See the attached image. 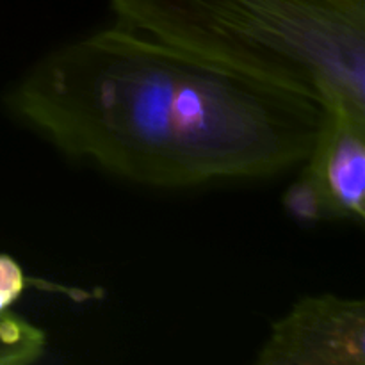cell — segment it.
Listing matches in <instances>:
<instances>
[{"label":"cell","instance_id":"6da1fadb","mask_svg":"<svg viewBox=\"0 0 365 365\" xmlns=\"http://www.w3.org/2000/svg\"><path fill=\"white\" fill-rule=\"evenodd\" d=\"M18 121L78 163L184 189L303 164L324 107L116 24L46 53L9 95Z\"/></svg>","mask_w":365,"mask_h":365},{"label":"cell","instance_id":"5b68a950","mask_svg":"<svg viewBox=\"0 0 365 365\" xmlns=\"http://www.w3.org/2000/svg\"><path fill=\"white\" fill-rule=\"evenodd\" d=\"M46 335L20 314H0V365H29L45 355Z\"/></svg>","mask_w":365,"mask_h":365},{"label":"cell","instance_id":"3957f363","mask_svg":"<svg viewBox=\"0 0 365 365\" xmlns=\"http://www.w3.org/2000/svg\"><path fill=\"white\" fill-rule=\"evenodd\" d=\"M260 365H364L365 303L337 294L303 296L271 327Z\"/></svg>","mask_w":365,"mask_h":365},{"label":"cell","instance_id":"277c9868","mask_svg":"<svg viewBox=\"0 0 365 365\" xmlns=\"http://www.w3.org/2000/svg\"><path fill=\"white\" fill-rule=\"evenodd\" d=\"M328 220H365V114L346 107L324 109L319 135L303 160Z\"/></svg>","mask_w":365,"mask_h":365},{"label":"cell","instance_id":"7a4b0ae2","mask_svg":"<svg viewBox=\"0 0 365 365\" xmlns=\"http://www.w3.org/2000/svg\"><path fill=\"white\" fill-rule=\"evenodd\" d=\"M116 24L324 109L365 114V0H109Z\"/></svg>","mask_w":365,"mask_h":365},{"label":"cell","instance_id":"52a82bcc","mask_svg":"<svg viewBox=\"0 0 365 365\" xmlns=\"http://www.w3.org/2000/svg\"><path fill=\"white\" fill-rule=\"evenodd\" d=\"M284 205L287 212L299 221L314 223V221L328 220L319 195L303 175L296 178L294 184L289 185L284 196Z\"/></svg>","mask_w":365,"mask_h":365},{"label":"cell","instance_id":"8992f818","mask_svg":"<svg viewBox=\"0 0 365 365\" xmlns=\"http://www.w3.org/2000/svg\"><path fill=\"white\" fill-rule=\"evenodd\" d=\"M29 285L31 287L39 285L46 291H57L63 294H78V291H71L59 284H46V282H39L36 278H29L21 264L14 257L0 253V314L13 309V305L24 296Z\"/></svg>","mask_w":365,"mask_h":365}]
</instances>
